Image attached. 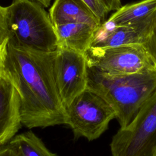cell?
<instances>
[{"instance_id": "obj_1", "label": "cell", "mask_w": 156, "mask_h": 156, "mask_svg": "<svg viewBox=\"0 0 156 156\" xmlns=\"http://www.w3.org/2000/svg\"><path fill=\"white\" fill-rule=\"evenodd\" d=\"M56 51H38L7 42L4 73L17 91L21 123L28 129L65 124V108L54 77Z\"/></svg>"}, {"instance_id": "obj_2", "label": "cell", "mask_w": 156, "mask_h": 156, "mask_svg": "<svg viewBox=\"0 0 156 156\" xmlns=\"http://www.w3.org/2000/svg\"><path fill=\"white\" fill-rule=\"evenodd\" d=\"M87 88L110 104L120 127H124L156 92V69L110 74L88 65Z\"/></svg>"}, {"instance_id": "obj_3", "label": "cell", "mask_w": 156, "mask_h": 156, "mask_svg": "<svg viewBox=\"0 0 156 156\" xmlns=\"http://www.w3.org/2000/svg\"><path fill=\"white\" fill-rule=\"evenodd\" d=\"M7 7L9 43L42 52L57 49L55 28L44 6L32 0H13Z\"/></svg>"}, {"instance_id": "obj_4", "label": "cell", "mask_w": 156, "mask_h": 156, "mask_svg": "<svg viewBox=\"0 0 156 156\" xmlns=\"http://www.w3.org/2000/svg\"><path fill=\"white\" fill-rule=\"evenodd\" d=\"M112 156H154L156 152V92L110 144Z\"/></svg>"}, {"instance_id": "obj_5", "label": "cell", "mask_w": 156, "mask_h": 156, "mask_svg": "<svg viewBox=\"0 0 156 156\" xmlns=\"http://www.w3.org/2000/svg\"><path fill=\"white\" fill-rule=\"evenodd\" d=\"M65 124L72 129L75 138L88 141L98 139L116 119L113 108L102 97L86 88L65 107Z\"/></svg>"}, {"instance_id": "obj_6", "label": "cell", "mask_w": 156, "mask_h": 156, "mask_svg": "<svg viewBox=\"0 0 156 156\" xmlns=\"http://www.w3.org/2000/svg\"><path fill=\"white\" fill-rule=\"evenodd\" d=\"M85 54L88 66L110 74H128L156 69L154 59L141 44L90 47Z\"/></svg>"}, {"instance_id": "obj_7", "label": "cell", "mask_w": 156, "mask_h": 156, "mask_svg": "<svg viewBox=\"0 0 156 156\" xmlns=\"http://www.w3.org/2000/svg\"><path fill=\"white\" fill-rule=\"evenodd\" d=\"M87 66L85 54L66 49H57L54 64V77L65 108L87 88Z\"/></svg>"}, {"instance_id": "obj_8", "label": "cell", "mask_w": 156, "mask_h": 156, "mask_svg": "<svg viewBox=\"0 0 156 156\" xmlns=\"http://www.w3.org/2000/svg\"><path fill=\"white\" fill-rule=\"evenodd\" d=\"M156 26V10L138 21L116 26L102 23L96 30L91 47L107 48L124 44H144Z\"/></svg>"}, {"instance_id": "obj_9", "label": "cell", "mask_w": 156, "mask_h": 156, "mask_svg": "<svg viewBox=\"0 0 156 156\" xmlns=\"http://www.w3.org/2000/svg\"><path fill=\"white\" fill-rule=\"evenodd\" d=\"M21 124L18 94L4 73L0 77V146L9 143Z\"/></svg>"}, {"instance_id": "obj_10", "label": "cell", "mask_w": 156, "mask_h": 156, "mask_svg": "<svg viewBox=\"0 0 156 156\" xmlns=\"http://www.w3.org/2000/svg\"><path fill=\"white\" fill-rule=\"evenodd\" d=\"M49 13L54 26L85 23L99 27L101 24L82 0H54Z\"/></svg>"}, {"instance_id": "obj_11", "label": "cell", "mask_w": 156, "mask_h": 156, "mask_svg": "<svg viewBox=\"0 0 156 156\" xmlns=\"http://www.w3.org/2000/svg\"><path fill=\"white\" fill-rule=\"evenodd\" d=\"M98 27L85 23H68L54 26L57 49L85 54L91 46Z\"/></svg>"}, {"instance_id": "obj_12", "label": "cell", "mask_w": 156, "mask_h": 156, "mask_svg": "<svg viewBox=\"0 0 156 156\" xmlns=\"http://www.w3.org/2000/svg\"><path fill=\"white\" fill-rule=\"evenodd\" d=\"M156 10V0H141L122 5L104 23L116 26L141 20Z\"/></svg>"}, {"instance_id": "obj_13", "label": "cell", "mask_w": 156, "mask_h": 156, "mask_svg": "<svg viewBox=\"0 0 156 156\" xmlns=\"http://www.w3.org/2000/svg\"><path fill=\"white\" fill-rule=\"evenodd\" d=\"M9 144L20 156H57L51 152L41 140L31 130L15 135Z\"/></svg>"}, {"instance_id": "obj_14", "label": "cell", "mask_w": 156, "mask_h": 156, "mask_svg": "<svg viewBox=\"0 0 156 156\" xmlns=\"http://www.w3.org/2000/svg\"><path fill=\"white\" fill-rule=\"evenodd\" d=\"M102 24L111 12H115L121 6V0H82Z\"/></svg>"}, {"instance_id": "obj_15", "label": "cell", "mask_w": 156, "mask_h": 156, "mask_svg": "<svg viewBox=\"0 0 156 156\" xmlns=\"http://www.w3.org/2000/svg\"><path fill=\"white\" fill-rule=\"evenodd\" d=\"M9 38V31L7 23V7L0 4V47Z\"/></svg>"}, {"instance_id": "obj_16", "label": "cell", "mask_w": 156, "mask_h": 156, "mask_svg": "<svg viewBox=\"0 0 156 156\" xmlns=\"http://www.w3.org/2000/svg\"><path fill=\"white\" fill-rule=\"evenodd\" d=\"M143 45L152 56L156 65V26L152 34Z\"/></svg>"}, {"instance_id": "obj_17", "label": "cell", "mask_w": 156, "mask_h": 156, "mask_svg": "<svg viewBox=\"0 0 156 156\" xmlns=\"http://www.w3.org/2000/svg\"><path fill=\"white\" fill-rule=\"evenodd\" d=\"M0 156H20L16 151L9 143L0 146Z\"/></svg>"}, {"instance_id": "obj_18", "label": "cell", "mask_w": 156, "mask_h": 156, "mask_svg": "<svg viewBox=\"0 0 156 156\" xmlns=\"http://www.w3.org/2000/svg\"><path fill=\"white\" fill-rule=\"evenodd\" d=\"M8 41L0 47V77L4 74V60L6 51V47Z\"/></svg>"}, {"instance_id": "obj_19", "label": "cell", "mask_w": 156, "mask_h": 156, "mask_svg": "<svg viewBox=\"0 0 156 156\" xmlns=\"http://www.w3.org/2000/svg\"><path fill=\"white\" fill-rule=\"evenodd\" d=\"M32 1H34L40 3L45 8L48 7L51 5V0H32Z\"/></svg>"}, {"instance_id": "obj_20", "label": "cell", "mask_w": 156, "mask_h": 156, "mask_svg": "<svg viewBox=\"0 0 156 156\" xmlns=\"http://www.w3.org/2000/svg\"><path fill=\"white\" fill-rule=\"evenodd\" d=\"M154 156H156V152H155V154H154Z\"/></svg>"}]
</instances>
